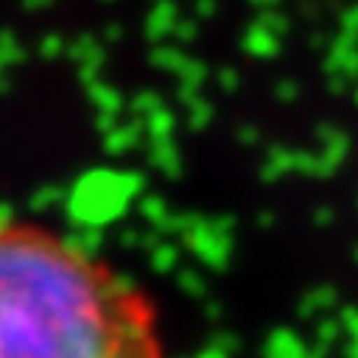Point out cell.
Segmentation results:
<instances>
[{"label":"cell","instance_id":"cell-1","mask_svg":"<svg viewBox=\"0 0 358 358\" xmlns=\"http://www.w3.org/2000/svg\"><path fill=\"white\" fill-rule=\"evenodd\" d=\"M0 358H167L151 299L54 229L0 220Z\"/></svg>","mask_w":358,"mask_h":358}]
</instances>
